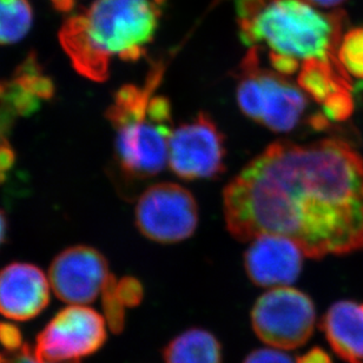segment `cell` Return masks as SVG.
I'll return each mask as SVG.
<instances>
[{"label": "cell", "instance_id": "cb8c5ba5", "mask_svg": "<svg viewBox=\"0 0 363 363\" xmlns=\"http://www.w3.org/2000/svg\"><path fill=\"white\" fill-rule=\"evenodd\" d=\"M269 57L272 69L282 76L294 74L300 67V62L294 60L291 57L276 55V53H269Z\"/></svg>", "mask_w": 363, "mask_h": 363}, {"label": "cell", "instance_id": "484cf974", "mask_svg": "<svg viewBox=\"0 0 363 363\" xmlns=\"http://www.w3.org/2000/svg\"><path fill=\"white\" fill-rule=\"evenodd\" d=\"M12 164H13V151L11 150L7 144H4L0 147V181L10 170Z\"/></svg>", "mask_w": 363, "mask_h": 363}, {"label": "cell", "instance_id": "7a4b0ae2", "mask_svg": "<svg viewBox=\"0 0 363 363\" xmlns=\"http://www.w3.org/2000/svg\"><path fill=\"white\" fill-rule=\"evenodd\" d=\"M168 0H94L62 25L60 45L74 69L96 82L108 78L113 57L136 62L154 40Z\"/></svg>", "mask_w": 363, "mask_h": 363}, {"label": "cell", "instance_id": "f546056e", "mask_svg": "<svg viewBox=\"0 0 363 363\" xmlns=\"http://www.w3.org/2000/svg\"><path fill=\"white\" fill-rule=\"evenodd\" d=\"M5 234H6V220H5L3 213L0 211V245L4 242Z\"/></svg>", "mask_w": 363, "mask_h": 363}, {"label": "cell", "instance_id": "83f0119b", "mask_svg": "<svg viewBox=\"0 0 363 363\" xmlns=\"http://www.w3.org/2000/svg\"><path fill=\"white\" fill-rule=\"evenodd\" d=\"M50 3L52 4L57 11L63 12V13H69L74 10L76 0H50Z\"/></svg>", "mask_w": 363, "mask_h": 363}, {"label": "cell", "instance_id": "8992f818", "mask_svg": "<svg viewBox=\"0 0 363 363\" xmlns=\"http://www.w3.org/2000/svg\"><path fill=\"white\" fill-rule=\"evenodd\" d=\"M252 327L261 341L279 350H293L311 339L316 323L314 302L291 286L272 288L256 301Z\"/></svg>", "mask_w": 363, "mask_h": 363}, {"label": "cell", "instance_id": "f1b7e54d", "mask_svg": "<svg viewBox=\"0 0 363 363\" xmlns=\"http://www.w3.org/2000/svg\"><path fill=\"white\" fill-rule=\"evenodd\" d=\"M306 1L311 4V5H314V6L327 7V9H330V7L339 6L341 4L345 3L346 0H306Z\"/></svg>", "mask_w": 363, "mask_h": 363}, {"label": "cell", "instance_id": "ac0fdd59", "mask_svg": "<svg viewBox=\"0 0 363 363\" xmlns=\"http://www.w3.org/2000/svg\"><path fill=\"white\" fill-rule=\"evenodd\" d=\"M337 60L350 77L363 79V26L352 28L343 35Z\"/></svg>", "mask_w": 363, "mask_h": 363}, {"label": "cell", "instance_id": "7402d4cb", "mask_svg": "<svg viewBox=\"0 0 363 363\" xmlns=\"http://www.w3.org/2000/svg\"><path fill=\"white\" fill-rule=\"evenodd\" d=\"M0 343L11 353H16L24 347L21 330L16 325L3 322L0 323Z\"/></svg>", "mask_w": 363, "mask_h": 363}, {"label": "cell", "instance_id": "9c48e42d", "mask_svg": "<svg viewBox=\"0 0 363 363\" xmlns=\"http://www.w3.org/2000/svg\"><path fill=\"white\" fill-rule=\"evenodd\" d=\"M223 135L209 116L199 113L192 122L172 130L168 164L181 179H213L224 172Z\"/></svg>", "mask_w": 363, "mask_h": 363}, {"label": "cell", "instance_id": "d4e9b609", "mask_svg": "<svg viewBox=\"0 0 363 363\" xmlns=\"http://www.w3.org/2000/svg\"><path fill=\"white\" fill-rule=\"evenodd\" d=\"M296 363H333L332 357L321 347H314L297 357Z\"/></svg>", "mask_w": 363, "mask_h": 363}, {"label": "cell", "instance_id": "4dcf8cb0", "mask_svg": "<svg viewBox=\"0 0 363 363\" xmlns=\"http://www.w3.org/2000/svg\"><path fill=\"white\" fill-rule=\"evenodd\" d=\"M4 144L6 143H5V140H4V138L3 137H1V135H0V147H1V145H4Z\"/></svg>", "mask_w": 363, "mask_h": 363}, {"label": "cell", "instance_id": "30bf717a", "mask_svg": "<svg viewBox=\"0 0 363 363\" xmlns=\"http://www.w3.org/2000/svg\"><path fill=\"white\" fill-rule=\"evenodd\" d=\"M110 276L104 256L89 247L67 249L50 268L53 291L58 298L71 304H86L96 300Z\"/></svg>", "mask_w": 363, "mask_h": 363}, {"label": "cell", "instance_id": "4fadbf2b", "mask_svg": "<svg viewBox=\"0 0 363 363\" xmlns=\"http://www.w3.org/2000/svg\"><path fill=\"white\" fill-rule=\"evenodd\" d=\"M52 81L44 74L35 55L31 53L9 82H0V103L6 106L0 113V131L7 125L10 116L33 111L43 99L52 96Z\"/></svg>", "mask_w": 363, "mask_h": 363}, {"label": "cell", "instance_id": "5bb4252c", "mask_svg": "<svg viewBox=\"0 0 363 363\" xmlns=\"http://www.w3.org/2000/svg\"><path fill=\"white\" fill-rule=\"evenodd\" d=\"M321 329L334 353L347 363H363V303L343 300L333 304Z\"/></svg>", "mask_w": 363, "mask_h": 363}, {"label": "cell", "instance_id": "e0dca14e", "mask_svg": "<svg viewBox=\"0 0 363 363\" xmlns=\"http://www.w3.org/2000/svg\"><path fill=\"white\" fill-rule=\"evenodd\" d=\"M33 11L28 0H0V44H14L31 30Z\"/></svg>", "mask_w": 363, "mask_h": 363}, {"label": "cell", "instance_id": "603a6c76", "mask_svg": "<svg viewBox=\"0 0 363 363\" xmlns=\"http://www.w3.org/2000/svg\"><path fill=\"white\" fill-rule=\"evenodd\" d=\"M242 363H294L291 357L279 350L261 348L252 350Z\"/></svg>", "mask_w": 363, "mask_h": 363}, {"label": "cell", "instance_id": "9a60e30c", "mask_svg": "<svg viewBox=\"0 0 363 363\" xmlns=\"http://www.w3.org/2000/svg\"><path fill=\"white\" fill-rule=\"evenodd\" d=\"M297 83L306 96L323 104L328 98L342 91L353 90V83L337 57L332 60H306L301 67Z\"/></svg>", "mask_w": 363, "mask_h": 363}, {"label": "cell", "instance_id": "3957f363", "mask_svg": "<svg viewBox=\"0 0 363 363\" xmlns=\"http://www.w3.org/2000/svg\"><path fill=\"white\" fill-rule=\"evenodd\" d=\"M242 42L266 45L294 60H332L346 26V13H323L306 0H236Z\"/></svg>", "mask_w": 363, "mask_h": 363}, {"label": "cell", "instance_id": "ffe728a7", "mask_svg": "<svg viewBox=\"0 0 363 363\" xmlns=\"http://www.w3.org/2000/svg\"><path fill=\"white\" fill-rule=\"evenodd\" d=\"M323 116L325 119L342 122L353 115L354 101L352 91H342L334 94L323 103Z\"/></svg>", "mask_w": 363, "mask_h": 363}, {"label": "cell", "instance_id": "2e32d148", "mask_svg": "<svg viewBox=\"0 0 363 363\" xmlns=\"http://www.w3.org/2000/svg\"><path fill=\"white\" fill-rule=\"evenodd\" d=\"M163 360L164 363H222L223 352L213 333L190 328L165 346Z\"/></svg>", "mask_w": 363, "mask_h": 363}, {"label": "cell", "instance_id": "52a82bcc", "mask_svg": "<svg viewBox=\"0 0 363 363\" xmlns=\"http://www.w3.org/2000/svg\"><path fill=\"white\" fill-rule=\"evenodd\" d=\"M199 208L189 190L175 183L151 185L136 206V224L145 238L158 243H177L195 233Z\"/></svg>", "mask_w": 363, "mask_h": 363}, {"label": "cell", "instance_id": "1f68e13d", "mask_svg": "<svg viewBox=\"0 0 363 363\" xmlns=\"http://www.w3.org/2000/svg\"><path fill=\"white\" fill-rule=\"evenodd\" d=\"M0 363H4V359L3 357H1V355H0Z\"/></svg>", "mask_w": 363, "mask_h": 363}, {"label": "cell", "instance_id": "6da1fadb", "mask_svg": "<svg viewBox=\"0 0 363 363\" xmlns=\"http://www.w3.org/2000/svg\"><path fill=\"white\" fill-rule=\"evenodd\" d=\"M228 229L240 241L276 235L309 259L363 249V158L352 145L279 140L223 192Z\"/></svg>", "mask_w": 363, "mask_h": 363}, {"label": "cell", "instance_id": "ba28073f", "mask_svg": "<svg viewBox=\"0 0 363 363\" xmlns=\"http://www.w3.org/2000/svg\"><path fill=\"white\" fill-rule=\"evenodd\" d=\"M106 341L104 318L88 307L65 308L39 334L35 360L40 363L78 361L101 350Z\"/></svg>", "mask_w": 363, "mask_h": 363}, {"label": "cell", "instance_id": "5b68a950", "mask_svg": "<svg viewBox=\"0 0 363 363\" xmlns=\"http://www.w3.org/2000/svg\"><path fill=\"white\" fill-rule=\"evenodd\" d=\"M257 48H252L240 64L238 106L249 118L275 133L297 125L307 108V96L282 74L259 67Z\"/></svg>", "mask_w": 363, "mask_h": 363}, {"label": "cell", "instance_id": "d6986e66", "mask_svg": "<svg viewBox=\"0 0 363 363\" xmlns=\"http://www.w3.org/2000/svg\"><path fill=\"white\" fill-rule=\"evenodd\" d=\"M117 279L110 276L103 289V308L108 327L112 333L121 334L125 327V306L117 294Z\"/></svg>", "mask_w": 363, "mask_h": 363}, {"label": "cell", "instance_id": "8fae6325", "mask_svg": "<svg viewBox=\"0 0 363 363\" xmlns=\"http://www.w3.org/2000/svg\"><path fill=\"white\" fill-rule=\"evenodd\" d=\"M303 256L300 247L288 238L262 235L250 241L245 255V270L256 286H288L300 276Z\"/></svg>", "mask_w": 363, "mask_h": 363}, {"label": "cell", "instance_id": "7c38bea8", "mask_svg": "<svg viewBox=\"0 0 363 363\" xmlns=\"http://www.w3.org/2000/svg\"><path fill=\"white\" fill-rule=\"evenodd\" d=\"M50 301L44 272L26 263H13L0 272V314L16 321L35 318Z\"/></svg>", "mask_w": 363, "mask_h": 363}, {"label": "cell", "instance_id": "277c9868", "mask_svg": "<svg viewBox=\"0 0 363 363\" xmlns=\"http://www.w3.org/2000/svg\"><path fill=\"white\" fill-rule=\"evenodd\" d=\"M164 72L156 64L143 86L119 89L108 118L117 130V158L124 172L137 179L157 175L168 163L172 136V105L168 98L155 96Z\"/></svg>", "mask_w": 363, "mask_h": 363}, {"label": "cell", "instance_id": "44dd1931", "mask_svg": "<svg viewBox=\"0 0 363 363\" xmlns=\"http://www.w3.org/2000/svg\"><path fill=\"white\" fill-rule=\"evenodd\" d=\"M117 294L126 308L136 307L144 296L143 286L133 277H124L117 281Z\"/></svg>", "mask_w": 363, "mask_h": 363}, {"label": "cell", "instance_id": "4316f807", "mask_svg": "<svg viewBox=\"0 0 363 363\" xmlns=\"http://www.w3.org/2000/svg\"><path fill=\"white\" fill-rule=\"evenodd\" d=\"M10 363H40L35 360V355H32L31 350L26 345L19 350V354L11 360Z\"/></svg>", "mask_w": 363, "mask_h": 363}]
</instances>
